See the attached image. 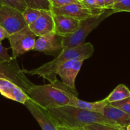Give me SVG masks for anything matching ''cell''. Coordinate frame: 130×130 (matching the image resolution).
<instances>
[{
    "mask_svg": "<svg viewBox=\"0 0 130 130\" xmlns=\"http://www.w3.org/2000/svg\"><path fill=\"white\" fill-rule=\"evenodd\" d=\"M47 110L57 125H62L71 129L84 127L94 123L119 126L106 118L102 113L70 105L56 107Z\"/></svg>",
    "mask_w": 130,
    "mask_h": 130,
    "instance_id": "1",
    "label": "cell"
},
{
    "mask_svg": "<svg viewBox=\"0 0 130 130\" xmlns=\"http://www.w3.org/2000/svg\"><path fill=\"white\" fill-rule=\"evenodd\" d=\"M94 52V47L91 43H84L72 48H64L61 53L52 61L47 62L38 68L31 70H22L25 74L37 75L47 80L50 83L57 80L59 67L64 62L73 59L86 60L90 58Z\"/></svg>",
    "mask_w": 130,
    "mask_h": 130,
    "instance_id": "2",
    "label": "cell"
},
{
    "mask_svg": "<svg viewBox=\"0 0 130 130\" xmlns=\"http://www.w3.org/2000/svg\"><path fill=\"white\" fill-rule=\"evenodd\" d=\"M29 99L46 110L70 105V100L57 84V80L49 84L35 85L29 90Z\"/></svg>",
    "mask_w": 130,
    "mask_h": 130,
    "instance_id": "3",
    "label": "cell"
},
{
    "mask_svg": "<svg viewBox=\"0 0 130 130\" xmlns=\"http://www.w3.org/2000/svg\"><path fill=\"white\" fill-rule=\"evenodd\" d=\"M114 13L113 9H106L100 15L92 16L81 20L78 29L73 34L64 37V48H72L84 43L86 38L92 30L94 29L103 20Z\"/></svg>",
    "mask_w": 130,
    "mask_h": 130,
    "instance_id": "4",
    "label": "cell"
},
{
    "mask_svg": "<svg viewBox=\"0 0 130 130\" xmlns=\"http://www.w3.org/2000/svg\"><path fill=\"white\" fill-rule=\"evenodd\" d=\"M37 36L26 26L19 31L10 35L8 38L12 51L13 59L33 50L36 43Z\"/></svg>",
    "mask_w": 130,
    "mask_h": 130,
    "instance_id": "5",
    "label": "cell"
},
{
    "mask_svg": "<svg viewBox=\"0 0 130 130\" xmlns=\"http://www.w3.org/2000/svg\"><path fill=\"white\" fill-rule=\"evenodd\" d=\"M0 78L13 82L27 94L29 90L35 86L20 68L16 59H12L9 61H0Z\"/></svg>",
    "mask_w": 130,
    "mask_h": 130,
    "instance_id": "6",
    "label": "cell"
},
{
    "mask_svg": "<svg viewBox=\"0 0 130 130\" xmlns=\"http://www.w3.org/2000/svg\"><path fill=\"white\" fill-rule=\"evenodd\" d=\"M0 26L10 35L27 25L22 12L10 6L0 5Z\"/></svg>",
    "mask_w": 130,
    "mask_h": 130,
    "instance_id": "7",
    "label": "cell"
},
{
    "mask_svg": "<svg viewBox=\"0 0 130 130\" xmlns=\"http://www.w3.org/2000/svg\"><path fill=\"white\" fill-rule=\"evenodd\" d=\"M84 61V60L81 59L70 60L61 65L57 70V74L61 78V82L76 96L78 95V92L76 90L75 82Z\"/></svg>",
    "mask_w": 130,
    "mask_h": 130,
    "instance_id": "8",
    "label": "cell"
},
{
    "mask_svg": "<svg viewBox=\"0 0 130 130\" xmlns=\"http://www.w3.org/2000/svg\"><path fill=\"white\" fill-rule=\"evenodd\" d=\"M63 39V36L53 31L38 37L32 51H38L51 56L59 55L64 48Z\"/></svg>",
    "mask_w": 130,
    "mask_h": 130,
    "instance_id": "9",
    "label": "cell"
},
{
    "mask_svg": "<svg viewBox=\"0 0 130 130\" xmlns=\"http://www.w3.org/2000/svg\"><path fill=\"white\" fill-rule=\"evenodd\" d=\"M24 105L37 120L42 130H57V124L47 110L42 108L31 99L27 100Z\"/></svg>",
    "mask_w": 130,
    "mask_h": 130,
    "instance_id": "10",
    "label": "cell"
},
{
    "mask_svg": "<svg viewBox=\"0 0 130 130\" xmlns=\"http://www.w3.org/2000/svg\"><path fill=\"white\" fill-rule=\"evenodd\" d=\"M57 84H58L59 86L61 87L62 91L67 94V96L70 100V105L72 106V107H77V108H81V109L87 110L97 112V113L102 114L105 107L108 103L106 98L101 101L95 102H87L78 99L77 96H75L73 94H72L70 90L58 80H57Z\"/></svg>",
    "mask_w": 130,
    "mask_h": 130,
    "instance_id": "11",
    "label": "cell"
},
{
    "mask_svg": "<svg viewBox=\"0 0 130 130\" xmlns=\"http://www.w3.org/2000/svg\"><path fill=\"white\" fill-rule=\"evenodd\" d=\"M52 16L54 22V31L64 37L74 33L80 26V20L54 13H52Z\"/></svg>",
    "mask_w": 130,
    "mask_h": 130,
    "instance_id": "12",
    "label": "cell"
},
{
    "mask_svg": "<svg viewBox=\"0 0 130 130\" xmlns=\"http://www.w3.org/2000/svg\"><path fill=\"white\" fill-rule=\"evenodd\" d=\"M0 94L8 99L24 105L29 99L28 95L21 87L4 78H0Z\"/></svg>",
    "mask_w": 130,
    "mask_h": 130,
    "instance_id": "13",
    "label": "cell"
},
{
    "mask_svg": "<svg viewBox=\"0 0 130 130\" xmlns=\"http://www.w3.org/2000/svg\"><path fill=\"white\" fill-rule=\"evenodd\" d=\"M28 26L38 37L54 31V22L52 12L42 10L40 17Z\"/></svg>",
    "mask_w": 130,
    "mask_h": 130,
    "instance_id": "14",
    "label": "cell"
},
{
    "mask_svg": "<svg viewBox=\"0 0 130 130\" xmlns=\"http://www.w3.org/2000/svg\"><path fill=\"white\" fill-rule=\"evenodd\" d=\"M51 12L54 14L68 16L80 21L92 17L89 10L81 3H72L59 8H52Z\"/></svg>",
    "mask_w": 130,
    "mask_h": 130,
    "instance_id": "15",
    "label": "cell"
},
{
    "mask_svg": "<svg viewBox=\"0 0 130 130\" xmlns=\"http://www.w3.org/2000/svg\"><path fill=\"white\" fill-rule=\"evenodd\" d=\"M102 115L121 127H126L130 124V115L113 107L110 103L106 105Z\"/></svg>",
    "mask_w": 130,
    "mask_h": 130,
    "instance_id": "16",
    "label": "cell"
},
{
    "mask_svg": "<svg viewBox=\"0 0 130 130\" xmlns=\"http://www.w3.org/2000/svg\"><path fill=\"white\" fill-rule=\"evenodd\" d=\"M130 96V90L124 84H119L113 89L108 97L106 98L108 103L118 102Z\"/></svg>",
    "mask_w": 130,
    "mask_h": 130,
    "instance_id": "17",
    "label": "cell"
},
{
    "mask_svg": "<svg viewBox=\"0 0 130 130\" xmlns=\"http://www.w3.org/2000/svg\"><path fill=\"white\" fill-rule=\"evenodd\" d=\"M27 7L40 10L51 11L52 6L49 0H24Z\"/></svg>",
    "mask_w": 130,
    "mask_h": 130,
    "instance_id": "18",
    "label": "cell"
},
{
    "mask_svg": "<svg viewBox=\"0 0 130 130\" xmlns=\"http://www.w3.org/2000/svg\"><path fill=\"white\" fill-rule=\"evenodd\" d=\"M42 10H40L26 7V9L22 12V14L27 26L35 22L42 14Z\"/></svg>",
    "mask_w": 130,
    "mask_h": 130,
    "instance_id": "19",
    "label": "cell"
},
{
    "mask_svg": "<svg viewBox=\"0 0 130 130\" xmlns=\"http://www.w3.org/2000/svg\"><path fill=\"white\" fill-rule=\"evenodd\" d=\"M80 3L89 10L92 16L100 15L106 10L101 8L96 3V0H82Z\"/></svg>",
    "mask_w": 130,
    "mask_h": 130,
    "instance_id": "20",
    "label": "cell"
},
{
    "mask_svg": "<svg viewBox=\"0 0 130 130\" xmlns=\"http://www.w3.org/2000/svg\"><path fill=\"white\" fill-rule=\"evenodd\" d=\"M84 128L86 130H126V127L100 123L91 124L84 127Z\"/></svg>",
    "mask_w": 130,
    "mask_h": 130,
    "instance_id": "21",
    "label": "cell"
},
{
    "mask_svg": "<svg viewBox=\"0 0 130 130\" xmlns=\"http://www.w3.org/2000/svg\"><path fill=\"white\" fill-rule=\"evenodd\" d=\"M0 5H5L23 12L27 7L24 0H0Z\"/></svg>",
    "mask_w": 130,
    "mask_h": 130,
    "instance_id": "22",
    "label": "cell"
},
{
    "mask_svg": "<svg viewBox=\"0 0 130 130\" xmlns=\"http://www.w3.org/2000/svg\"><path fill=\"white\" fill-rule=\"evenodd\" d=\"M112 9L115 13L120 12H130V0H116Z\"/></svg>",
    "mask_w": 130,
    "mask_h": 130,
    "instance_id": "23",
    "label": "cell"
},
{
    "mask_svg": "<svg viewBox=\"0 0 130 130\" xmlns=\"http://www.w3.org/2000/svg\"><path fill=\"white\" fill-rule=\"evenodd\" d=\"M110 105L130 115V96L122 100L112 102Z\"/></svg>",
    "mask_w": 130,
    "mask_h": 130,
    "instance_id": "24",
    "label": "cell"
},
{
    "mask_svg": "<svg viewBox=\"0 0 130 130\" xmlns=\"http://www.w3.org/2000/svg\"><path fill=\"white\" fill-rule=\"evenodd\" d=\"M52 8H59L72 3H78V0H49Z\"/></svg>",
    "mask_w": 130,
    "mask_h": 130,
    "instance_id": "25",
    "label": "cell"
},
{
    "mask_svg": "<svg viewBox=\"0 0 130 130\" xmlns=\"http://www.w3.org/2000/svg\"><path fill=\"white\" fill-rule=\"evenodd\" d=\"M8 48L3 47L0 42V61H9L12 59V57L8 54Z\"/></svg>",
    "mask_w": 130,
    "mask_h": 130,
    "instance_id": "26",
    "label": "cell"
},
{
    "mask_svg": "<svg viewBox=\"0 0 130 130\" xmlns=\"http://www.w3.org/2000/svg\"><path fill=\"white\" fill-rule=\"evenodd\" d=\"M9 36L8 32L2 26H0V42H2V41L5 38H8Z\"/></svg>",
    "mask_w": 130,
    "mask_h": 130,
    "instance_id": "27",
    "label": "cell"
},
{
    "mask_svg": "<svg viewBox=\"0 0 130 130\" xmlns=\"http://www.w3.org/2000/svg\"><path fill=\"white\" fill-rule=\"evenodd\" d=\"M116 0H104L105 5L107 9H112Z\"/></svg>",
    "mask_w": 130,
    "mask_h": 130,
    "instance_id": "28",
    "label": "cell"
},
{
    "mask_svg": "<svg viewBox=\"0 0 130 130\" xmlns=\"http://www.w3.org/2000/svg\"><path fill=\"white\" fill-rule=\"evenodd\" d=\"M96 3H98V5L101 7V8H103V9H107L105 5L104 0H96Z\"/></svg>",
    "mask_w": 130,
    "mask_h": 130,
    "instance_id": "29",
    "label": "cell"
},
{
    "mask_svg": "<svg viewBox=\"0 0 130 130\" xmlns=\"http://www.w3.org/2000/svg\"><path fill=\"white\" fill-rule=\"evenodd\" d=\"M57 130H73L70 127H67V126H62V125H57Z\"/></svg>",
    "mask_w": 130,
    "mask_h": 130,
    "instance_id": "30",
    "label": "cell"
},
{
    "mask_svg": "<svg viewBox=\"0 0 130 130\" xmlns=\"http://www.w3.org/2000/svg\"><path fill=\"white\" fill-rule=\"evenodd\" d=\"M73 130H86L84 127H79V128H74V129H72Z\"/></svg>",
    "mask_w": 130,
    "mask_h": 130,
    "instance_id": "31",
    "label": "cell"
},
{
    "mask_svg": "<svg viewBox=\"0 0 130 130\" xmlns=\"http://www.w3.org/2000/svg\"><path fill=\"white\" fill-rule=\"evenodd\" d=\"M126 130H130V124L126 127Z\"/></svg>",
    "mask_w": 130,
    "mask_h": 130,
    "instance_id": "32",
    "label": "cell"
},
{
    "mask_svg": "<svg viewBox=\"0 0 130 130\" xmlns=\"http://www.w3.org/2000/svg\"><path fill=\"white\" fill-rule=\"evenodd\" d=\"M78 1H79V2H81V1H82V0H78Z\"/></svg>",
    "mask_w": 130,
    "mask_h": 130,
    "instance_id": "33",
    "label": "cell"
}]
</instances>
